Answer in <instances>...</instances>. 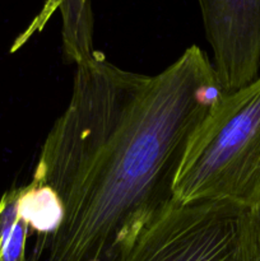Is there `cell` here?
<instances>
[{
  "instance_id": "cell-4",
  "label": "cell",
  "mask_w": 260,
  "mask_h": 261,
  "mask_svg": "<svg viewBox=\"0 0 260 261\" xmlns=\"http://www.w3.org/2000/svg\"><path fill=\"white\" fill-rule=\"evenodd\" d=\"M224 93L247 86L260 70V0H196Z\"/></svg>"
},
{
  "instance_id": "cell-3",
  "label": "cell",
  "mask_w": 260,
  "mask_h": 261,
  "mask_svg": "<svg viewBox=\"0 0 260 261\" xmlns=\"http://www.w3.org/2000/svg\"><path fill=\"white\" fill-rule=\"evenodd\" d=\"M241 211L229 204L173 201L115 261H244Z\"/></svg>"
},
{
  "instance_id": "cell-6",
  "label": "cell",
  "mask_w": 260,
  "mask_h": 261,
  "mask_svg": "<svg viewBox=\"0 0 260 261\" xmlns=\"http://www.w3.org/2000/svg\"><path fill=\"white\" fill-rule=\"evenodd\" d=\"M18 212L38 234L36 256L46 240L58 229L63 218V211L55 194L45 185L31 181L28 185L18 188Z\"/></svg>"
},
{
  "instance_id": "cell-1",
  "label": "cell",
  "mask_w": 260,
  "mask_h": 261,
  "mask_svg": "<svg viewBox=\"0 0 260 261\" xmlns=\"http://www.w3.org/2000/svg\"><path fill=\"white\" fill-rule=\"evenodd\" d=\"M223 93L208 54L196 45L155 75L124 70L97 51L76 64L69 103L31 180L47 186L63 211L38 256L116 260L175 201L189 138Z\"/></svg>"
},
{
  "instance_id": "cell-5",
  "label": "cell",
  "mask_w": 260,
  "mask_h": 261,
  "mask_svg": "<svg viewBox=\"0 0 260 261\" xmlns=\"http://www.w3.org/2000/svg\"><path fill=\"white\" fill-rule=\"evenodd\" d=\"M55 13H59L61 18V40L66 60L76 65L91 59L96 54L92 0H45L41 12L13 48L19 47L35 32L42 31Z\"/></svg>"
},
{
  "instance_id": "cell-7",
  "label": "cell",
  "mask_w": 260,
  "mask_h": 261,
  "mask_svg": "<svg viewBox=\"0 0 260 261\" xmlns=\"http://www.w3.org/2000/svg\"><path fill=\"white\" fill-rule=\"evenodd\" d=\"M30 226L18 212V189L0 200V261H28L25 256Z\"/></svg>"
},
{
  "instance_id": "cell-8",
  "label": "cell",
  "mask_w": 260,
  "mask_h": 261,
  "mask_svg": "<svg viewBox=\"0 0 260 261\" xmlns=\"http://www.w3.org/2000/svg\"><path fill=\"white\" fill-rule=\"evenodd\" d=\"M240 244L244 261H260V203L252 208H242Z\"/></svg>"
},
{
  "instance_id": "cell-2",
  "label": "cell",
  "mask_w": 260,
  "mask_h": 261,
  "mask_svg": "<svg viewBox=\"0 0 260 261\" xmlns=\"http://www.w3.org/2000/svg\"><path fill=\"white\" fill-rule=\"evenodd\" d=\"M172 194L180 204L260 203V75L212 105L189 138Z\"/></svg>"
}]
</instances>
